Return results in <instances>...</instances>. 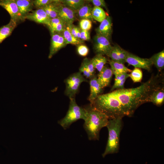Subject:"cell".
Returning a JSON list of instances; mask_svg holds the SVG:
<instances>
[{"label": "cell", "mask_w": 164, "mask_h": 164, "mask_svg": "<svg viewBox=\"0 0 164 164\" xmlns=\"http://www.w3.org/2000/svg\"><path fill=\"white\" fill-rule=\"evenodd\" d=\"M164 84V74L159 72L137 87L117 89L101 94L90 104L109 119L131 117L140 106L150 102L152 93Z\"/></svg>", "instance_id": "cell-1"}, {"label": "cell", "mask_w": 164, "mask_h": 164, "mask_svg": "<svg viewBox=\"0 0 164 164\" xmlns=\"http://www.w3.org/2000/svg\"><path fill=\"white\" fill-rule=\"evenodd\" d=\"M87 116L83 127L90 140H97L99 138L101 129L106 127L109 120L104 114L90 104L85 107Z\"/></svg>", "instance_id": "cell-2"}, {"label": "cell", "mask_w": 164, "mask_h": 164, "mask_svg": "<svg viewBox=\"0 0 164 164\" xmlns=\"http://www.w3.org/2000/svg\"><path fill=\"white\" fill-rule=\"evenodd\" d=\"M123 126L122 118L109 119L106 126L108 133V141L104 152V158L109 154L117 153L119 148L120 135Z\"/></svg>", "instance_id": "cell-3"}, {"label": "cell", "mask_w": 164, "mask_h": 164, "mask_svg": "<svg viewBox=\"0 0 164 164\" xmlns=\"http://www.w3.org/2000/svg\"><path fill=\"white\" fill-rule=\"evenodd\" d=\"M70 100L69 108L66 115L58 122L65 130L79 119L84 120L87 116L85 108L79 106L76 103L75 97L70 98Z\"/></svg>", "instance_id": "cell-4"}, {"label": "cell", "mask_w": 164, "mask_h": 164, "mask_svg": "<svg viewBox=\"0 0 164 164\" xmlns=\"http://www.w3.org/2000/svg\"><path fill=\"white\" fill-rule=\"evenodd\" d=\"M88 81L80 71L70 75L64 80L66 86L65 94L69 99L75 97L81 83Z\"/></svg>", "instance_id": "cell-5"}, {"label": "cell", "mask_w": 164, "mask_h": 164, "mask_svg": "<svg viewBox=\"0 0 164 164\" xmlns=\"http://www.w3.org/2000/svg\"><path fill=\"white\" fill-rule=\"evenodd\" d=\"M94 49L97 54L108 56L112 46L107 38L96 34L94 37Z\"/></svg>", "instance_id": "cell-6"}, {"label": "cell", "mask_w": 164, "mask_h": 164, "mask_svg": "<svg viewBox=\"0 0 164 164\" xmlns=\"http://www.w3.org/2000/svg\"><path fill=\"white\" fill-rule=\"evenodd\" d=\"M0 6L7 11L11 19L17 24L24 21L14 0H0Z\"/></svg>", "instance_id": "cell-7"}, {"label": "cell", "mask_w": 164, "mask_h": 164, "mask_svg": "<svg viewBox=\"0 0 164 164\" xmlns=\"http://www.w3.org/2000/svg\"><path fill=\"white\" fill-rule=\"evenodd\" d=\"M125 62L133 66L135 68H142L148 71L151 70L152 63L149 59L143 58L128 53Z\"/></svg>", "instance_id": "cell-8"}, {"label": "cell", "mask_w": 164, "mask_h": 164, "mask_svg": "<svg viewBox=\"0 0 164 164\" xmlns=\"http://www.w3.org/2000/svg\"><path fill=\"white\" fill-rule=\"evenodd\" d=\"M58 17L67 25L73 24L76 19V11L67 7L59 0L58 4Z\"/></svg>", "instance_id": "cell-9"}, {"label": "cell", "mask_w": 164, "mask_h": 164, "mask_svg": "<svg viewBox=\"0 0 164 164\" xmlns=\"http://www.w3.org/2000/svg\"><path fill=\"white\" fill-rule=\"evenodd\" d=\"M50 40V52L48 57L51 58L58 51L67 44L61 33L52 34Z\"/></svg>", "instance_id": "cell-10"}, {"label": "cell", "mask_w": 164, "mask_h": 164, "mask_svg": "<svg viewBox=\"0 0 164 164\" xmlns=\"http://www.w3.org/2000/svg\"><path fill=\"white\" fill-rule=\"evenodd\" d=\"M25 19L46 25L48 27L50 25V19L42 8L32 10L26 16Z\"/></svg>", "instance_id": "cell-11"}, {"label": "cell", "mask_w": 164, "mask_h": 164, "mask_svg": "<svg viewBox=\"0 0 164 164\" xmlns=\"http://www.w3.org/2000/svg\"><path fill=\"white\" fill-rule=\"evenodd\" d=\"M96 34L104 36L109 40L112 32V22L111 17L107 16L95 29Z\"/></svg>", "instance_id": "cell-12"}, {"label": "cell", "mask_w": 164, "mask_h": 164, "mask_svg": "<svg viewBox=\"0 0 164 164\" xmlns=\"http://www.w3.org/2000/svg\"><path fill=\"white\" fill-rule=\"evenodd\" d=\"M89 80L90 94L88 100L90 104H92L97 97L101 94L103 88L98 82L97 76Z\"/></svg>", "instance_id": "cell-13"}, {"label": "cell", "mask_w": 164, "mask_h": 164, "mask_svg": "<svg viewBox=\"0 0 164 164\" xmlns=\"http://www.w3.org/2000/svg\"><path fill=\"white\" fill-rule=\"evenodd\" d=\"M79 70L86 79L89 80L96 75L95 69L94 67L91 60L85 58L82 62Z\"/></svg>", "instance_id": "cell-14"}, {"label": "cell", "mask_w": 164, "mask_h": 164, "mask_svg": "<svg viewBox=\"0 0 164 164\" xmlns=\"http://www.w3.org/2000/svg\"><path fill=\"white\" fill-rule=\"evenodd\" d=\"M113 75L110 68L104 66L97 76L99 83L104 89L110 84Z\"/></svg>", "instance_id": "cell-15"}, {"label": "cell", "mask_w": 164, "mask_h": 164, "mask_svg": "<svg viewBox=\"0 0 164 164\" xmlns=\"http://www.w3.org/2000/svg\"><path fill=\"white\" fill-rule=\"evenodd\" d=\"M18 8L22 17L24 21L26 16L32 10L34 7L33 0H14Z\"/></svg>", "instance_id": "cell-16"}, {"label": "cell", "mask_w": 164, "mask_h": 164, "mask_svg": "<svg viewBox=\"0 0 164 164\" xmlns=\"http://www.w3.org/2000/svg\"><path fill=\"white\" fill-rule=\"evenodd\" d=\"M17 24L15 21L11 19L7 24L0 27V44L11 35Z\"/></svg>", "instance_id": "cell-17"}, {"label": "cell", "mask_w": 164, "mask_h": 164, "mask_svg": "<svg viewBox=\"0 0 164 164\" xmlns=\"http://www.w3.org/2000/svg\"><path fill=\"white\" fill-rule=\"evenodd\" d=\"M108 63L113 74L114 76L123 73H130L132 71L122 63L114 61L111 60L108 61Z\"/></svg>", "instance_id": "cell-18"}, {"label": "cell", "mask_w": 164, "mask_h": 164, "mask_svg": "<svg viewBox=\"0 0 164 164\" xmlns=\"http://www.w3.org/2000/svg\"><path fill=\"white\" fill-rule=\"evenodd\" d=\"M150 102L155 105L160 106L164 102V86L156 90L152 94L150 98Z\"/></svg>", "instance_id": "cell-19"}, {"label": "cell", "mask_w": 164, "mask_h": 164, "mask_svg": "<svg viewBox=\"0 0 164 164\" xmlns=\"http://www.w3.org/2000/svg\"><path fill=\"white\" fill-rule=\"evenodd\" d=\"M61 34L67 45L71 44L78 46L83 44L84 43V41L75 38L71 34L68 25H67L66 28Z\"/></svg>", "instance_id": "cell-20"}, {"label": "cell", "mask_w": 164, "mask_h": 164, "mask_svg": "<svg viewBox=\"0 0 164 164\" xmlns=\"http://www.w3.org/2000/svg\"><path fill=\"white\" fill-rule=\"evenodd\" d=\"M153 65L157 68L159 72H161L164 68V50H162L153 55L149 58Z\"/></svg>", "instance_id": "cell-21"}, {"label": "cell", "mask_w": 164, "mask_h": 164, "mask_svg": "<svg viewBox=\"0 0 164 164\" xmlns=\"http://www.w3.org/2000/svg\"><path fill=\"white\" fill-rule=\"evenodd\" d=\"M92 8L90 5L85 4L76 11V14L81 19H86L92 21L93 19L92 15Z\"/></svg>", "instance_id": "cell-22"}, {"label": "cell", "mask_w": 164, "mask_h": 164, "mask_svg": "<svg viewBox=\"0 0 164 164\" xmlns=\"http://www.w3.org/2000/svg\"><path fill=\"white\" fill-rule=\"evenodd\" d=\"M59 0H54L53 2L42 8L50 19L58 17V4Z\"/></svg>", "instance_id": "cell-23"}, {"label": "cell", "mask_w": 164, "mask_h": 164, "mask_svg": "<svg viewBox=\"0 0 164 164\" xmlns=\"http://www.w3.org/2000/svg\"><path fill=\"white\" fill-rule=\"evenodd\" d=\"M129 77V74L123 73L115 76L114 84L111 89V91L122 89L124 88V84L126 79Z\"/></svg>", "instance_id": "cell-24"}, {"label": "cell", "mask_w": 164, "mask_h": 164, "mask_svg": "<svg viewBox=\"0 0 164 164\" xmlns=\"http://www.w3.org/2000/svg\"><path fill=\"white\" fill-rule=\"evenodd\" d=\"M91 60L94 67L99 72L101 71L108 62L107 58L100 54H97Z\"/></svg>", "instance_id": "cell-25"}, {"label": "cell", "mask_w": 164, "mask_h": 164, "mask_svg": "<svg viewBox=\"0 0 164 164\" xmlns=\"http://www.w3.org/2000/svg\"><path fill=\"white\" fill-rule=\"evenodd\" d=\"M61 2L64 5L71 10L76 11L85 4L83 0H63Z\"/></svg>", "instance_id": "cell-26"}, {"label": "cell", "mask_w": 164, "mask_h": 164, "mask_svg": "<svg viewBox=\"0 0 164 164\" xmlns=\"http://www.w3.org/2000/svg\"><path fill=\"white\" fill-rule=\"evenodd\" d=\"M92 15L93 19L100 22L104 20L107 16L103 9L97 6H94L92 8Z\"/></svg>", "instance_id": "cell-27"}, {"label": "cell", "mask_w": 164, "mask_h": 164, "mask_svg": "<svg viewBox=\"0 0 164 164\" xmlns=\"http://www.w3.org/2000/svg\"><path fill=\"white\" fill-rule=\"evenodd\" d=\"M143 73L142 70L138 68H135L129 74V77L135 83L141 81Z\"/></svg>", "instance_id": "cell-28"}, {"label": "cell", "mask_w": 164, "mask_h": 164, "mask_svg": "<svg viewBox=\"0 0 164 164\" xmlns=\"http://www.w3.org/2000/svg\"><path fill=\"white\" fill-rule=\"evenodd\" d=\"M108 56L111 59V60L114 61L121 63L119 56L117 45L112 47Z\"/></svg>", "instance_id": "cell-29"}, {"label": "cell", "mask_w": 164, "mask_h": 164, "mask_svg": "<svg viewBox=\"0 0 164 164\" xmlns=\"http://www.w3.org/2000/svg\"><path fill=\"white\" fill-rule=\"evenodd\" d=\"M79 26L81 30L89 31L92 26V21L88 19H81L79 22Z\"/></svg>", "instance_id": "cell-30"}, {"label": "cell", "mask_w": 164, "mask_h": 164, "mask_svg": "<svg viewBox=\"0 0 164 164\" xmlns=\"http://www.w3.org/2000/svg\"><path fill=\"white\" fill-rule=\"evenodd\" d=\"M54 0H35L33 2L34 6L37 9L41 8L53 2Z\"/></svg>", "instance_id": "cell-31"}, {"label": "cell", "mask_w": 164, "mask_h": 164, "mask_svg": "<svg viewBox=\"0 0 164 164\" xmlns=\"http://www.w3.org/2000/svg\"><path fill=\"white\" fill-rule=\"evenodd\" d=\"M62 21L58 17L50 19V25L48 27L51 35L54 33V29L57 25Z\"/></svg>", "instance_id": "cell-32"}, {"label": "cell", "mask_w": 164, "mask_h": 164, "mask_svg": "<svg viewBox=\"0 0 164 164\" xmlns=\"http://www.w3.org/2000/svg\"><path fill=\"white\" fill-rule=\"evenodd\" d=\"M77 51L79 55L82 56H86L89 53V50L86 46L82 44L78 46Z\"/></svg>", "instance_id": "cell-33"}, {"label": "cell", "mask_w": 164, "mask_h": 164, "mask_svg": "<svg viewBox=\"0 0 164 164\" xmlns=\"http://www.w3.org/2000/svg\"><path fill=\"white\" fill-rule=\"evenodd\" d=\"M86 1L92 3L94 6L106 8V4L104 0H88Z\"/></svg>", "instance_id": "cell-34"}, {"label": "cell", "mask_w": 164, "mask_h": 164, "mask_svg": "<svg viewBox=\"0 0 164 164\" xmlns=\"http://www.w3.org/2000/svg\"><path fill=\"white\" fill-rule=\"evenodd\" d=\"M80 39L83 41H88L91 39L89 31L83 30L80 29Z\"/></svg>", "instance_id": "cell-35"}, {"label": "cell", "mask_w": 164, "mask_h": 164, "mask_svg": "<svg viewBox=\"0 0 164 164\" xmlns=\"http://www.w3.org/2000/svg\"><path fill=\"white\" fill-rule=\"evenodd\" d=\"M76 30L77 38L78 39H80V28L76 26Z\"/></svg>", "instance_id": "cell-36"}]
</instances>
